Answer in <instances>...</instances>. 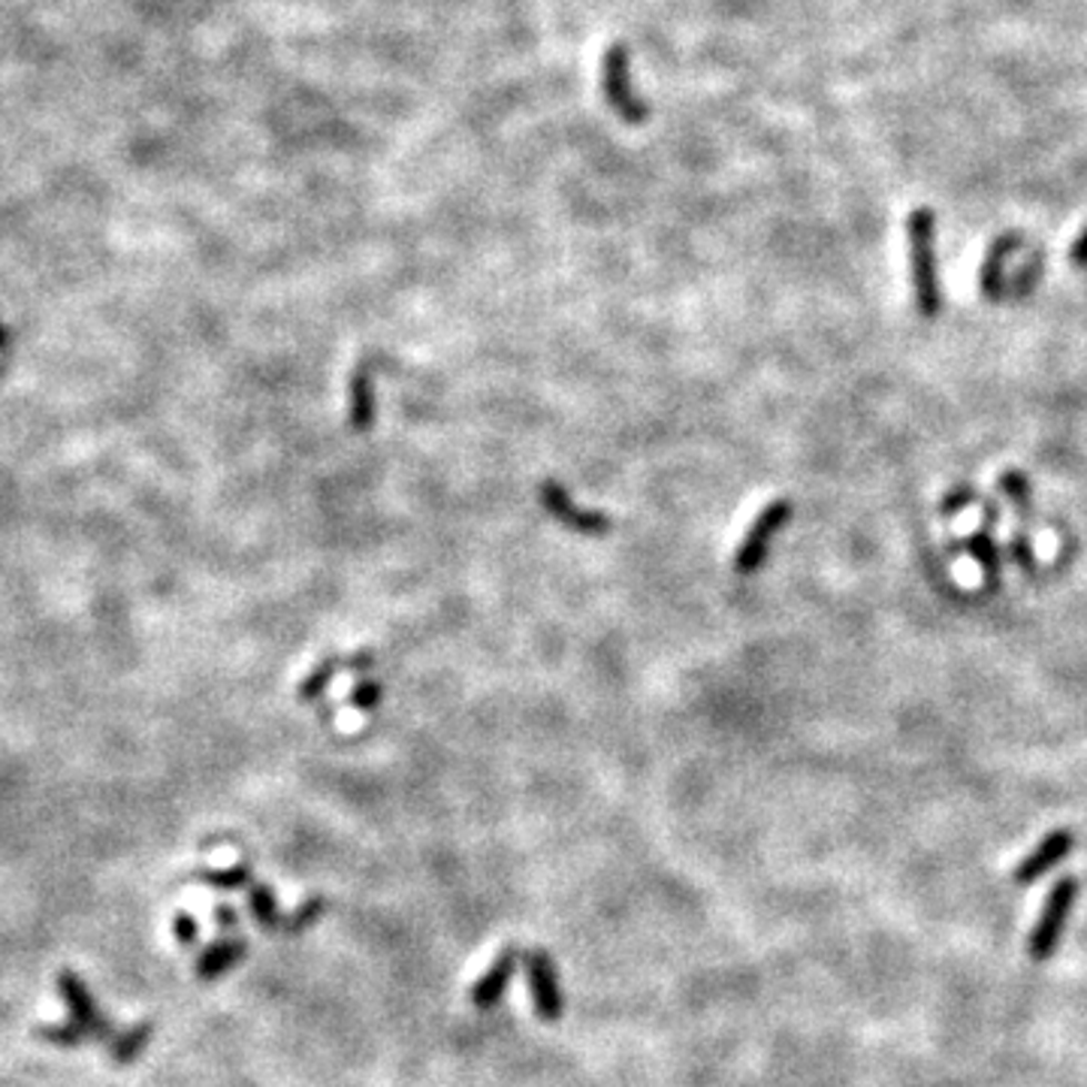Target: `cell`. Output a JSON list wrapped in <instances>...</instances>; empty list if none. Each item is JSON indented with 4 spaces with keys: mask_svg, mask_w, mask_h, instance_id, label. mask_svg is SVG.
I'll list each match as a JSON object with an SVG mask.
<instances>
[{
    "mask_svg": "<svg viewBox=\"0 0 1087 1087\" xmlns=\"http://www.w3.org/2000/svg\"><path fill=\"white\" fill-rule=\"evenodd\" d=\"M539 499L550 517L560 520L562 526H568L571 532H581V535H607L611 526H614L611 517L602 514V511H590V507L577 505L560 481H544L539 490Z\"/></svg>",
    "mask_w": 1087,
    "mask_h": 1087,
    "instance_id": "4",
    "label": "cell"
},
{
    "mask_svg": "<svg viewBox=\"0 0 1087 1087\" xmlns=\"http://www.w3.org/2000/svg\"><path fill=\"white\" fill-rule=\"evenodd\" d=\"M517 960H520L517 948H505V952L493 960V967L486 969L484 976L474 982L472 1003L477 1006V1009H493L495 1003L505 997L507 982L514 979V973H517Z\"/></svg>",
    "mask_w": 1087,
    "mask_h": 1087,
    "instance_id": "8",
    "label": "cell"
},
{
    "mask_svg": "<svg viewBox=\"0 0 1087 1087\" xmlns=\"http://www.w3.org/2000/svg\"><path fill=\"white\" fill-rule=\"evenodd\" d=\"M967 550L973 553V560L982 565V574H985V586L994 590L997 581H1000V547L994 541V532L985 526L976 529V535L967 539Z\"/></svg>",
    "mask_w": 1087,
    "mask_h": 1087,
    "instance_id": "12",
    "label": "cell"
},
{
    "mask_svg": "<svg viewBox=\"0 0 1087 1087\" xmlns=\"http://www.w3.org/2000/svg\"><path fill=\"white\" fill-rule=\"evenodd\" d=\"M248 906H251V915L260 927L266 930H281V922L284 915L279 913V904H275V892L270 885H251L248 892Z\"/></svg>",
    "mask_w": 1087,
    "mask_h": 1087,
    "instance_id": "15",
    "label": "cell"
},
{
    "mask_svg": "<svg viewBox=\"0 0 1087 1087\" xmlns=\"http://www.w3.org/2000/svg\"><path fill=\"white\" fill-rule=\"evenodd\" d=\"M1021 248V236H1000L997 242H990L985 263L979 272V288L985 300H1003L1006 296V279H1003V266L1006 260L1013 258L1015 251Z\"/></svg>",
    "mask_w": 1087,
    "mask_h": 1087,
    "instance_id": "10",
    "label": "cell"
},
{
    "mask_svg": "<svg viewBox=\"0 0 1087 1087\" xmlns=\"http://www.w3.org/2000/svg\"><path fill=\"white\" fill-rule=\"evenodd\" d=\"M381 701H384V686L378 680H363L351 692V704H354L356 711H375Z\"/></svg>",
    "mask_w": 1087,
    "mask_h": 1087,
    "instance_id": "22",
    "label": "cell"
},
{
    "mask_svg": "<svg viewBox=\"0 0 1087 1087\" xmlns=\"http://www.w3.org/2000/svg\"><path fill=\"white\" fill-rule=\"evenodd\" d=\"M788 520H792V502L788 499H776V502L765 505V511L753 520V526L746 529L741 547L734 553V571L746 577V574H755L762 568V562L767 560V550H771V541L776 539V532L786 526Z\"/></svg>",
    "mask_w": 1087,
    "mask_h": 1087,
    "instance_id": "3",
    "label": "cell"
},
{
    "mask_svg": "<svg viewBox=\"0 0 1087 1087\" xmlns=\"http://www.w3.org/2000/svg\"><path fill=\"white\" fill-rule=\"evenodd\" d=\"M1069 260H1073V266H1078V270L1087 266V227L1081 230V236L1076 239V245L1069 248Z\"/></svg>",
    "mask_w": 1087,
    "mask_h": 1087,
    "instance_id": "25",
    "label": "cell"
},
{
    "mask_svg": "<svg viewBox=\"0 0 1087 1087\" xmlns=\"http://www.w3.org/2000/svg\"><path fill=\"white\" fill-rule=\"evenodd\" d=\"M909 266L918 314L934 321L943 312V291L937 275V251H934V212L915 209L909 215Z\"/></svg>",
    "mask_w": 1087,
    "mask_h": 1087,
    "instance_id": "1",
    "label": "cell"
},
{
    "mask_svg": "<svg viewBox=\"0 0 1087 1087\" xmlns=\"http://www.w3.org/2000/svg\"><path fill=\"white\" fill-rule=\"evenodd\" d=\"M1073 846H1076V837H1073L1069 831H1051V834H1048V837H1045V841L1039 843V846H1036L1021 864H1018V870H1015L1013 879L1018 885H1034L1036 879H1043L1051 867H1057L1064 858H1069Z\"/></svg>",
    "mask_w": 1087,
    "mask_h": 1087,
    "instance_id": "7",
    "label": "cell"
},
{
    "mask_svg": "<svg viewBox=\"0 0 1087 1087\" xmlns=\"http://www.w3.org/2000/svg\"><path fill=\"white\" fill-rule=\"evenodd\" d=\"M58 990H61V997H64L67 1009H70V1018L82 1024L88 1034H91V1039H107V1036H115V1030H112L109 1018L100 1013L98 1000L91 997L88 985L79 979V976H76L73 969H61V973H58Z\"/></svg>",
    "mask_w": 1087,
    "mask_h": 1087,
    "instance_id": "6",
    "label": "cell"
},
{
    "mask_svg": "<svg viewBox=\"0 0 1087 1087\" xmlns=\"http://www.w3.org/2000/svg\"><path fill=\"white\" fill-rule=\"evenodd\" d=\"M375 417V393H372V378L369 369L360 366L351 378V426L356 432H366Z\"/></svg>",
    "mask_w": 1087,
    "mask_h": 1087,
    "instance_id": "11",
    "label": "cell"
},
{
    "mask_svg": "<svg viewBox=\"0 0 1087 1087\" xmlns=\"http://www.w3.org/2000/svg\"><path fill=\"white\" fill-rule=\"evenodd\" d=\"M151 1034H154V1024H149V1021L137 1024V1027H130V1030H124V1034L112 1039V1045H109V1055H112V1060H115V1064H121V1066L133 1064V1060H137V1057L145 1051V1045H149Z\"/></svg>",
    "mask_w": 1087,
    "mask_h": 1087,
    "instance_id": "14",
    "label": "cell"
},
{
    "mask_svg": "<svg viewBox=\"0 0 1087 1087\" xmlns=\"http://www.w3.org/2000/svg\"><path fill=\"white\" fill-rule=\"evenodd\" d=\"M976 502H982V495L976 486L955 484L946 495H943V499H939V514H943V517H955V514L967 511V507L976 505Z\"/></svg>",
    "mask_w": 1087,
    "mask_h": 1087,
    "instance_id": "20",
    "label": "cell"
},
{
    "mask_svg": "<svg viewBox=\"0 0 1087 1087\" xmlns=\"http://www.w3.org/2000/svg\"><path fill=\"white\" fill-rule=\"evenodd\" d=\"M323 897H312V900H305V904H300L296 909H293L291 915H284V922H281V930L284 934H302V930H309V927L318 922L323 915Z\"/></svg>",
    "mask_w": 1087,
    "mask_h": 1087,
    "instance_id": "19",
    "label": "cell"
},
{
    "mask_svg": "<svg viewBox=\"0 0 1087 1087\" xmlns=\"http://www.w3.org/2000/svg\"><path fill=\"white\" fill-rule=\"evenodd\" d=\"M339 671H345V658L326 656L323 662H318V665L309 671V677L302 680L300 686H296V698H300L302 704H309V701H318L323 692H326V686L333 683Z\"/></svg>",
    "mask_w": 1087,
    "mask_h": 1087,
    "instance_id": "13",
    "label": "cell"
},
{
    "mask_svg": "<svg viewBox=\"0 0 1087 1087\" xmlns=\"http://www.w3.org/2000/svg\"><path fill=\"white\" fill-rule=\"evenodd\" d=\"M997 486H1000V493L1003 495H1009V502H1013L1015 507H1018V514L1021 517H1027L1030 514V499H1034V484H1030V477L1024 472H1015V469H1009V472H1003L1000 474V481H997Z\"/></svg>",
    "mask_w": 1087,
    "mask_h": 1087,
    "instance_id": "16",
    "label": "cell"
},
{
    "mask_svg": "<svg viewBox=\"0 0 1087 1087\" xmlns=\"http://www.w3.org/2000/svg\"><path fill=\"white\" fill-rule=\"evenodd\" d=\"M1078 897V879L1076 876H1064L1060 883L1051 888L1048 900H1045L1043 913L1036 918L1034 934H1030V943H1027V952L1034 960H1048L1060 946V937H1064L1066 918L1073 913Z\"/></svg>",
    "mask_w": 1087,
    "mask_h": 1087,
    "instance_id": "2",
    "label": "cell"
},
{
    "mask_svg": "<svg viewBox=\"0 0 1087 1087\" xmlns=\"http://www.w3.org/2000/svg\"><path fill=\"white\" fill-rule=\"evenodd\" d=\"M173 934H175V943H179V946L194 948L197 939H200V925H197L194 915L184 913V909H179V913H175V922H173Z\"/></svg>",
    "mask_w": 1087,
    "mask_h": 1087,
    "instance_id": "23",
    "label": "cell"
},
{
    "mask_svg": "<svg viewBox=\"0 0 1087 1087\" xmlns=\"http://www.w3.org/2000/svg\"><path fill=\"white\" fill-rule=\"evenodd\" d=\"M236 909L230 904H221V906H215V925L218 927H224V930H230V927H236Z\"/></svg>",
    "mask_w": 1087,
    "mask_h": 1087,
    "instance_id": "26",
    "label": "cell"
},
{
    "mask_svg": "<svg viewBox=\"0 0 1087 1087\" xmlns=\"http://www.w3.org/2000/svg\"><path fill=\"white\" fill-rule=\"evenodd\" d=\"M1039 275H1043V254H1039V258L1030 260V263H1027V266H1024V270L1018 272V275H1015V279H1013V291H1009V293H1013V296H1024V293H1027V291H1030V288H1034L1036 279H1039Z\"/></svg>",
    "mask_w": 1087,
    "mask_h": 1087,
    "instance_id": "24",
    "label": "cell"
},
{
    "mask_svg": "<svg viewBox=\"0 0 1087 1087\" xmlns=\"http://www.w3.org/2000/svg\"><path fill=\"white\" fill-rule=\"evenodd\" d=\"M248 955V943L245 937H230V939H215L212 946L205 948L203 955L197 958L194 973L200 982H215L221 979L224 973L236 967L239 960H245Z\"/></svg>",
    "mask_w": 1087,
    "mask_h": 1087,
    "instance_id": "9",
    "label": "cell"
},
{
    "mask_svg": "<svg viewBox=\"0 0 1087 1087\" xmlns=\"http://www.w3.org/2000/svg\"><path fill=\"white\" fill-rule=\"evenodd\" d=\"M982 517H985L982 520V526L994 529L997 523H1000V505H997V502H990V499H985V502H982Z\"/></svg>",
    "mask_w": 1087,
    "mask_h": 1087,
    "instance_id": "27",
    "label": "cell"
},
{
    "mask_svg": "<svg viewBox=\"0 0 1087 1087\" xmlns=\"http://www.w3.org/2000/svg\"><path fill=\"white\" fill-rule=\"evenodd\" d=\"M526 976H529V988H532V1000H535V1013H539L541 1021H560L562 1009V988H560V973H556V964L550 958L547 952H529L526 955Z\"/></svg>",
    "mask_w": 1087,
    "mask_h": 1087,
    "instance_id": "5",
    "label": "cell"
},
{
    "mask_svg": "<svg viewBox=\"0 0 1087 1087\" xmlns=\"http://www.w3.org/2000/svg\"><path fill=\"white\" fill-rule=\"evenodd\" d=\"M200 879L212 888H221V892H236V888H245L251 883V864L239 862L227 870H203Z\"/></svg>",
    "mask_w": 1087,
    "mask_h": 1087,
    "instance_id": "18",
    "label": "cell"
},
{
    "mask_svg": "<svg viewBox=\"0 0 1087 1087\" xmlns=\"http://www.w3.org/2000/svg\"><path fill=\"white\" fill-rule=\"evenodd\" d=\"M33 1034L40 1036V1039H46V1043H52V1045H61V1048H76V1045H82V1043H88L91 1039V1034H88L85 1027L79 1021H70L67 1024H49V1027H37Z\"/></svg>",
    "mask_w": 1087,
    "mask_h": 1087,
    "instance_id": "17",
    "label": "cell"
},
{
    "mask_svg": "<svg viewBox=\"0 0 1087 1087\" xmlns=\"http://www.w3.org/2000/svg\"><path fill=\"white\" fill-rule=\"evenodd\" d=\"M1009 560H1013L1015 568H1021L1024 574H1034L1036 571L1034 544H1030V539H1027L1024 532H1015L1013 539H1009Z\"/></svg>",
    "mask_w": 1087,
    "mask_h": 1087,
    "instance_id": "21",
    "label": "cell"
}]
</instances>
